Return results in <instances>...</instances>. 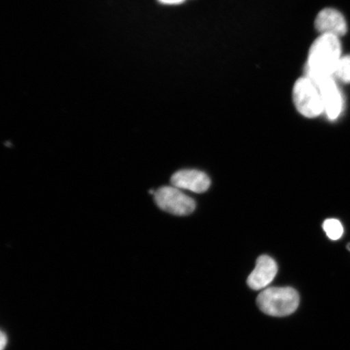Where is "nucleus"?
Instances as JSON below:
<instances>
[{"label":"nucleus","instance_id":"6","mask_svg":"<svg viewBox=\"0 0 350 350\" xmlns=\"http://www.w3.org/2000/svg\"><path fill=\"white\" fill-rule=\"evenodd\" d=\"M277 262L268 256L258 258L255 269L247 279L248 286L254 291H260L269 286L278 273Z\"/></svg>","mask_w":350,"mask_h":350},{"label":"nucleus","instance_id":"2","mask_svg":"<svg viewBox=\"0 0 350 350\" xmlns=\"http://www.w3.org/2000/svg\"><path fill=\"white\" fill-rule=\"evenodd\" d=\"M256 303L261 312L268 316L284 317L299 308V295L291 287H270L258 295Z\"/></svg>","mask_w":350,"mask_h":350},{"label":"nucleus","instance_id":"12","mask_svg":"<svg viewBox=\"0 0 350 350\" xmlns=\"http://www.w3.org/2000/svg\"><path fill=\"white\" fill-rule=\"evenodd\" d=\"M8 344V336L2 332L1 334V350H4Z\"/></svg>","mask_w":350,"mask_h":350},{"label":"nucleus","instance_id":"8","mask_svg":"<svg viewBox=\"0 0 350 350\" xmlns=\"http://www.w3.org/2000/svg\"><path fill=\"white\" fill-rule=\"evenodd\" d=\"M314 26L322 34L343 36L347 31V22L338 11L332 8H325L319 13Z\"/></svg>","mask_w":350,"mask_h":350},{"label":"nucleus","instance_id":"11","mask_svg":"<svg viewBox=\"0 0 350 350\" xmlns=\"http://www.w3.org/2000/svg\"><path fill=\"white\" fill-rule=\"evenodd\" d=\"M161 3L166 4V5H174V4H179L186 1V0H159Z\"/></svg>","mask_w":350,"mask_h":350},{"label":"nucleus","instance_id":"3","mask_svg":"<svg viewBox=\"0 0 350 350\" xmlns=\"http://www.w3.org/2000/svg\"><path fill=\"white\" fill-rule=\"evenodd\" d=\"M295 107L306 118L317 117L325 111L323 100L316 83L308 77L299 79L293 90Z\"/></svg>","mask_w":350,"mask_h":350},{"label":"nucleus","instance_id":"5","mask_svg":"<svg viewBox=\"0 0 350 350\" xmlns=\"http://www.w3.org/2000/svg\"><path fill=\"white\" fill-rule=\"evenodd\" d=\"M314 83L321 92L323 107L328 119L331 120L338 119L343 104L338 87L332 77L322 79Z\"/></svg>","mask_w":350,"mask_h":350},{"label":"nucleus","instance_id":"7","mask_svg":"<svg viewBox=\"0 0 350 350\" xmlns=\"http://www.w3.org/2000/svg\"><path fill=\"white\" fill-rule=\"evenodd\" d=\"M173 187L178 189H186L196 192V193H203L210 187V179L208 175L200 170H183L175 173L172 177Z\"/></svg>","mask_w":350,"mask_h":350},{"label":"nucleus","instance_id":"1","mask_svg":"<svg viewBox=\"0 0 350 350\" xmlns=\"http://www.w3.org/2000/svg\"><path fill=\"white\" fill-rule=\"evenodd\" d=\"M338 37L322 34L310 46L306 74L314 82L332 77L340 59Z\"/></svg>","mask_w":350,"mask_h":350},{"label":"nucleus","instance_id":"9","mask_svg":"<svg viewBox=\"0 0 350 350\" xmlns=\"http://www.w3.org/2000/svg\"><path fill=\"white\" fill-rule=\"evenodd\" d=\"M323 229L331 240H338L344 234V227L338 219H327L323 224Z\"/></svg>","mask_w":350,"mask_h":350},{"label":"nucleus","instance_id":"10","mask_svg":"<svg viewBox=\"0 0 350 350\" xmlns=\"http://www.w3.org/2000/svg\"><path fill=\"white\" fill-rule=\"evenodd\" d=\"M334 75L341 81L350 83V55L340 59Z\"/></svg>","mask_w":350,"mask_h":350},{"label":"nucleus","instance_id":"13","mask_svg":"<svg viewBox=\"0 0 350 350\" xmlns=\"http://www.w3.org/2000/svg\"><path fill=\"white\" fill-rule=\"evenodd\" d=\"M347 250L350 252V243L347 245Z\"/></svg>","mask_w":350,"mask_h":350},{"label":"nucleus","instance_id":"4","mask_svg":"<svg viewBox=\"0 0 350 350\" xmlns=\"http://www.w3.org/2000/svg\"><path fill=\"white\" fill-rule=\"evenodd\" d=\"M155 202L161 209L177 216L194 212L195 200L175 187H163L154 192Z\"/></svg>","mask_w":350,"mask_h":350}]
</instances>
